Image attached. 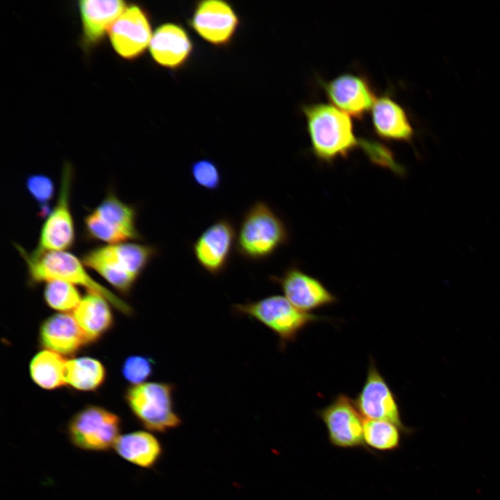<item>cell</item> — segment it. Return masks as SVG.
<instances>
[{
	"label": "cell",
	"mask_w": 500,
	"mask_h": 500,
	"mask_svg": "<svg viewBox=\"0 0 500 500\" xmlns=\"http://www.w3.org/2000/svg\"><path fill=\"white\" fill-rule=\"evenodd\" d=\"M15 247L26 265L29 285L34 286L53 280L63 281L99 294L123 314L133 313L128 304L92 278L82 260L71 252L37 249L28 252L19 244Z\"/></svg>",
	"instance_id": "1"
},
{
	"label": "cell",
	"mask_w": 500,
	"mask_h": 500,
	"mask_svg": "<svg viewBox=\"0 0 500 500\" xmlns=\"http://www.w3.org/2000/svg\"><path fill=\"white\" fill-rule=\"evenodd\" d=\"M311 151L319 160L331 164L346 158L361 140L355 135L349 115L332 104L313 103L302 106Z\"/></svg>",
	"instance_id": "2"
},
{
	"label": "cell",
	"mask_w": 500,
	"mask_h": 500,
	"mask_svg": "<svg viewBox=\"0 0 500 500\" xmlns=\"http://www.w3.org/2000/svg\"><path fill=\"white\" fill-rule=\"evenodd\" d=\"M158 253L153 245L126 242L94 247L81 260L117 290L127 294Z\"/></svg>",
	"instance_id": "3"
},
{
	"label": "cell",
	"mask_w": 500,
	"mask_h": 500,
	"mask_svg": "<svg viewBox=\"0 0 500 500\" xmlns=\"http://www.w3.org/2000/svg\"><path fill=\"white\" fill-rule=\"evenodd\" d=\"M288 229L265 202L256 201L245 212L237 233L235 249L244 259H267L288 243Z\"/></svg>",
	"instance_id": "4"
},
{
	"label": "cell",
	"mask_w": 500,
	"mask_h": 500,
	"mask_svg": "<svg viewBox=\"0 0 500 500\" xmlns=\"http://www.w3.org/2000/svg\"><path fill=\"white\" fill-rule=\"evenodd\" d=\"M233 310L238 315L253 319L270 329L278 337L281 349L294 342L299 333L310 324L328 319L298 309L281 295L235 304Z\"/></svg>",
	"instance_id": "5"
},
{
	"label": "cell",
	"mask_w": 500,
	"mask_h": 500,
	"mask_svg": "<svg viewBox=\"0 0 500 500\" xmlns=\"http://www.w3.org/2000/svg\"><path fill=\"white\" fill-rule=\"evenodd\" d=\"M175 390L171 383L145 382L129 387L124 398L134 417L146 429L165 433L182 423L175 409Z\"/></svg>",
	"instance_id": "6"
},
{
	"label": "cell",
	"mask_w": 500,
	"mask_h": 500,
	"mask_svg": "<svg viewBox=\"0 0 500 500\" xmlns=\"http://www.w3.org/2000/svg\"><path fill=\"white\" fill-rule=\"evenodd\" d=\"M136 208L109 190L100 203L84 217V238L112 244L142 240L137 228Z\"/></svg>",
	"instance_id": "7"
},
{
	"label": "cell",
	"mask_w": 500,
	"mask_h": 500,
	"mask_svg": "<svg viewBox=\"0 0 500 500\" xmlns=\"http://www.w3.org/2000/svg\"><path fill=\"white\" fill-rule=\"evenodd\" d=\"M120 431L119 417L96 405L86 406L76 412L67 428L71 443L90 451H106L114 448Z\"/></svg>",
	"instance_id": "8"
},
{
	"label": "cell",
	"mask_w": 500,
	"mask_h": 500,
	"mask_svg": "<svg viewBox=\"0 0 500 500\" xmlns=\"http://www.w3.org/2000/svg\"><path fill=\"white\" fill-rule=\"evenodd\" d=\"M353 401L365 419L390 422L397 425L403 433H411V429L401 420L395 394L372 358L368 365L365 381Z\"/></svg>",
	"instance_id": "9"
},
{
	"label": "cell",
	"mask_w": 500,
	"mask_h": 500,
	"mask_svg": "<svg viewBox=\"0 0 500 500\" xmlns=\"http://www.w3.org/2000/svg\"><path fill=\"white\" fill-rule=\"evenodd\" d=\"M72 179V168L66 164L62 171L56 206L45 218L40 229L38 250L68 251L74 244L75 226L70 208Z\"/></svg>",
	"instance_id": "10"
},
{
	"label": "cell",
	"mask_w": 500,
	"mask_h": 500,
	"mask_svg": "<svg viewBox=\"0 0 500 500\" xmlns=\"http://www.w3.org/2000/svg\"><path fill=\"white\" fill-rule=\"evenodd\" d=\"M324 424L330 443L339 448L365 447V420L353 399L338 394L325 407L317 410Z\"/></svg>",
	"instance_id": "11"
},
{
	"label": "cell",
	"mask_w": 500,
	"mask_h": 500,
	"mask_svg": "<svg viewBox=\"0 0 500 500\" xmlns=\"http://www.w3.org/2000/svg\"><path fill=\"white\" fill-rule=\"evenodd\" d=\"M189 24L208 43L223 47L228 44L234 38L239 28L240 19L228 2L203 0L194 6Z\"/></svg>",
	"instance_id": "12"
},
{
	"label": "cell",
	"mask_w": 500,
	"mask_h": 500,
	"mask_svg": "<svg viewBox=\"0 0 500 500\" xmlns=\"http://www.w3.org/2000/svg\"><path fill=\"white\" fill-rule=\"evenodd\" d=\"M111 44L122 58L133 60L147 50L153 35L148 12L140 6L129 5L108 31Z\"/></svg>",
	"instance_id": "13"
},
{
	"label": "cell",
	"mask_w": 500,
	"mask_h": 500,
	"mask_svg": "<svg viewBox=\"0 0 500 500\" xmlns=\"http://www.w3.org/2000/svg\"><path fill=\"white\" fill-rule=\"evenodd\" d=\"M237 232L231 221L220 219L207 227L192 244L196 261L206 272L217 276L226 268Z\"/></svg>",
	"instance_id": "14"
},
{
	"label": "cell",
	"mask_w": 500,
	"mask_h": 500,
	"mask_svg": "<svg viewBox=\"0 0 500 500\" xmlns=\"http://www.w3.org/2000/svg\"><path fill=\"white\" fill-rule=\"evenodd\" d=\"M271 281L281 288L284 297L296 308L310 312L338 302V298L317 278L292 266Z\"/></svg>",
	"instance_id": "15"
},
{
	"label": "cell",
	"mask_w": 500,
	"mask_h": 500,
	"mask_svg": "<svg viewBox=\"0 0 500 500\" xmlns=\"http://www.w3.org/2000/svg\"><path fill=\"white\" fill-rule=\"evenodd\" d=\"M322 85L332 105L359 119L372 109L376 99L364 78L349 73L323 82Z\"/></svg>",
	"instance_id": "16"
},
{
	"label": "cell",
	"mask_w": 500,
	"mask_h": 500,
	"mask_svg": "<svg viewBox=\"0 0 500 500\" xmlns=\"http://www.w3.org/2000/svg\"><path fill=\"white\" fill-rule=\"evenodd\" d=\"M149 51L154 61L163 67L176 69L191 57L194 46L188 31L181 25L167 22L153 33Z\"/></svg>",
	"instance_id": "17"
},
{
	"label": "cell",
	"mask_w": 500,
	"mask_h": 500,
	"mask_svg": "<svg viewBox=\"0 0 500 500\" xmlns=\"http://www.w3.org/2000/svg\"><path fill=\"white\" fill-rule=\"evenodd\" d=\"M39 342L44 349L64 356L75 354L91 344L74 317L67 313L54 314L42 322Z\"/></svg>",
	"instance_id": "18"
},
{
	"label": "cell",
	"mask_w": 500,
	"mask_h": 500,
	"mask_svg": "<svg viewBox=\"0 0 500 500\" xmlns=\"http://www.w3.org/2000/svg\"><path fill=\"white\" fill-rule=\"evenodd\" d=\"M126 7L119 0H82L78 9L84 44L94 47L104 38L109 28Z\"/></svg>",
	"instance_id": "19"
},
{
	"label": "cell",
	"mask_w": 500,
	"mask_h": 500,
	"mask_svg": "<svg viewBox=\"0 0 500 500\" xmlns=\"http://www.w3.org/2000/svg\"><path fill=\"white\" fill-rule=\"evenodd\" d=\"M374 129L387 140L410 142L414 130L404 109L388 95L376 99L372 108Z\"/></svg>",
	"instance_id": "20"
},
{
	"label": "cell",
	"mask_w": 500,
	"mask_h": 500,
	"mask_svg": "<svg viewBox=\"0 0 500 500\" xmlns=\"http://www.w3.org/2000/svg\"><path fill=\"white\" fill-rule=\"evenodd\" d=\"M110 302L98 293L88 291L74 310V317L91 343L112 328L114 319Z\"/></svg>",
	"instance_id": "21"
},
{
	"label": "cell",
	"mask_w": 500,
	"mask_h": 500,
	"mask_svg": "<svg viewBox=\"0 0 500 500\" xmlns=\"http://www.w3.org/2000/svg\"><path fill=\"white\" fill-rule=\"evenodd\" d=\"M114 449L125 460L147 469L157 464L163 452L158 439L145 431H137L120 435Z\"/></svg>",
	"instance_id": "22"
},
{
	"label": "cell",
	"mask_w": 500,
	"mask_h": 500,
	"mask_svg": "<svg viewBox=\"0 0 500 500\" xmlns=\"http://www.w3.org/2000/svg\"><path fill=\"white\" fill-rule=\"evenodd\" d=\"M67 360L62 355L44 349L36 353L29 364L33 381L44 390H55L65 385Z\"/></svg>",
	"instance_id": "23"
},
{
	"label": "cell",
	"mask_w": 500,
	"mask_h": 500,
	"mask_svg": "<svg viewBox=\"0 0 500 500\" xmlns=\"http://www.w3.org/2000/svg\"><path fill=\"white\" fill-rule=\"evenodd\" d=\"M106 378V368L96 358L83 356L67 360L65 382L76 390L95 391L103 384Z\"/></svg>",
	"instance_id": "24"
},
{
	"label": "cell",
	"mask_w": 500,
	"mask_h": 500,
	"mask_svg": "<svg viewBox=\"0 0 500 500\" xmlns=\"http://www.w3.org/2000/svg\"><path fill=\"white\" fill-rule=\"evenodd\" d=\"M401 429L394 424L383 420L365 419L363 438L367 448L380 451L398 449L401 443Z\"/></svg>",
	"instance_id": "25"
},
{
	"label": "cell",
	"mask_w": 500,
	"mask_h": 500,
	"mask_svg": "<svg viewBox=\"0 0 500 500\" xmlns=\"http://www.w3.org/2000/svg\"><path fill=\"white\" fill-rule=\"evenodd\" d=\"M44 299L48 306L61 312L74 310L82 299L75 285L59 280L46 283Z\"/></svg>",
	"instance_id": "26"
},
{
	"label": "cell",
	"mask_w": 500,
	"mask_h": 500,
	"mask_svg": "<svg viewBox=\"0 0 500 500\" xmlns=\"http://www.w3.org/2000/svg\"><path fill=\"white\" fill-rule=\"evenodd\" d=\"M25 185L28 193L40 208V215L46 218L51 210L49 205L55 193L53 180L46 174H34L27 176Z\"/></svg>",
	"instance_id": "27"
},
{
	"label": "cell",
	"mask_w": 500,
	"mask_h": 500,
	"mask_svg": "<svg viewBox=\"0 0 500 500\" xmlns=\"http://www.w3.org/2000/svg\"><path fill=\"white\" fill-rule=\"evenodd\" d=\"M155 361L150 356L132 355L128 356L122 366L124 378L133 385L145 383L153 374Z\"/></svg>",
	"instance_id": "28"
},
{
	"label": "cell",
	"mask_w": 500,
	"mask_h": 500,
	"mask_svg": "<svg viewBox=\"0 0 500 500\" xmlns=\"http://www.w3.org/2000/svg\"><path fill=\"white\" fill-rule=\"evenodd\" d=\"M190 174L197 185L207 190H217L222 183V175L217 165L208 158L194 161L190 167Z\"/></svg>",
	"instance_id": "29"
},
{
	"label": "cell",
	"mask_w": 500,
	"mask_h": 500,
	"mask_svg": "<svg viewBox=\"0 0 500 500\" xmlns=\"http://www.w3.org/2000/svg\"><path fill=\"white\" fill-rule=\"evenodd\" d=\"M360 145L374 162L381 163L383 165L390 166L392 165L394 166L393 156L389 149L384 146L378 142L366 140H361ZM394 165H396V163H394Z\"/></svg>",
	"instance_id": "30"
}]
</instances>
